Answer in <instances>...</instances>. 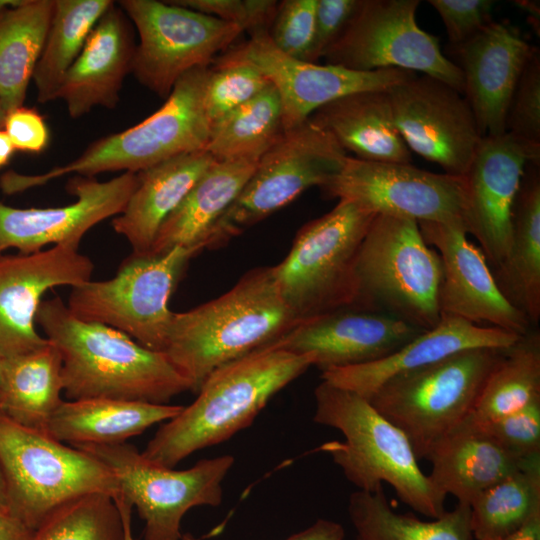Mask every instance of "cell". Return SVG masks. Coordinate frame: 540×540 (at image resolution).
<instances>
[{
  "label": "cell",
  "mask_w": 540,
  "mask_h": 540,
  "mask_svg": "<svg viewBox=\"0 0 540 540\" xmlns=\"http://www.w3.org/2000/svg\"><path fill=\"white\" fill-rule=\"evenodd\" d=\"M282 104L272 84L211 125L205 148L217 161H258L283 135Z\"/></svg>",
  "instance_id": "37"
},
{
  "label": "cell",
  "mask_w": 540,
  "mask_h": 540,
  "mask_svg": "<svg viewBox=\"0 0 540 540\" xmlns=\"http://www.w3.org/2000/svg\"><path fill=\"white\" fill-rule=\"evenodd\" d=\"M183 406L118 399L63 400L49 424V435L65 444L114 445L142 434L180 413Z\"/></svg>",
  "instance_id": "29"
},
{
  "label": "cell",
  "mask_w": 540,
  "mask_h": 540,
  "mask_svg": "<svg viewBox=\"0 0 540 540\" xmlns=\"http://www.w3.org/2000/svg\"><path fill=\"white\" fill-rule=\"evenodd\" d=\"M445 26L451 46L470 39L492 21V0H429Z\"/></svg>",
  "instance_id": "45"
},
{
  "label": "cell",
  "mask_w": 540,
  "mask_h": 540,
  "mask_svg": "<svg viewBox=\"0 0 540 540\" xmlns=\"http://www.w3.org/2000/svg\"><path fill=\"white\" fill-rule=\"evenodd\" d=\"M507 349V348H505ZM505 349L473 348L395 376L369 398L406 435L417 459L466 422Z\"/></svg>",
  "instance_id": "7"
},
{
  "label": "cell",
  "mask_w": 540,
  "mask_h": 540,
  "mask_svg": "<svg viewBox=\"0 0 540 540\" xmlns=\"http://www.w3.org/2000/svg\"><path fill=\"white\" fill-rule=\"evenodd\" d=\"M2 359L0 358V384H1Z\"/></svg>",
  "instance_id": "58"
},
{
  "label": "cell",
  "mask_w": 540,
  "mask_h": 540,
  "mask_svg": "<svg viewBox=\"0 0 540 540\" xmlns=\"http://www.w3.org/2000/svg\"><path fill=\"white\" fill-rule=\"evenodd\" d=\"M5 115H6V112L4 111L2 103L0 101V129L3 128Z\"/></svg>",
  "instance_id": "57"
},
{
  "label": "cell",
  "mask_w": 540,
  "mask_h": 540,
  "mask_svg": "<svg viewBox=\"0 0 540 540\" xmlns=\"http://www.w3.org/2000/svg\"><path fill=\"white\" fill-rule=\"evenodd\" d=\"M492 540H540V513L531 517L516 531Z\"/></svg>",
  "instance_id": "50"
},
{
  "label": "cell",
  "mask_w": 540,
  "mask_h": 540,
  "mask_svg": "<svg viewBox=\"0 0 540 540\" xmlns=\"http://www.w3.org/2000/svg\"><path fill=\"white\" fill-rule=\"evenodd\" d=\"M506 133L540 149V53L536 48L512 93L506 113Z\"/></svg>",
  "instance_id": "41"
},
{
  "label": "cell",
  "mask_w": 540,
  "mask_h": 540,
  "mask_svg": "<svg viewBox=\"0 0 540 540\" xmlns=\"http://www.w3.org/2000/svg\"><path fill=\"white\" fill-rule=\"evenodd\" d=\"M257 162L215 161L163 222L147 254H163L178 246L205 249L210 231L234 202Z\"/></svg>",
  "instance_id": "30"
},
{
  "label": "cell",
  "mask_w": 540,
  "mask_h": 540,
  "mask_svg": "<svg viewBox=\"0 0 540 540\" xmlns=\"http://www.w3.org/2000/svg\"><path fill=\"white\" fill-rule=\"evenodd\" d=\"M530 162H540L539 148L508 133L486 136L463 175V227L496 269L509 249L514 202Z\"/></svg>",
  "instance_id": "18"
},
{
  "label": "cell",
  "mask_w": 540,
  "mask_h": 540,
  "mask_svg": "<svg viewBox=\"0 0 540 540\" xmlns=\"http://www.w3.org/2000/svg\"><path fill=\"white\" fill-rule=\"evenodd\" d=\"M137 184V173L132 172L104 182L74 175L66 185L76 196L71 204L15 208L0 201V254L10 248L31 254L47 245H79L92 227L123 211Z\"/></svg>",
  "instance_id": "21"
},
{
  "label": "cell",
  "mask_w": 540,
  "mask_h": 540,
  "mask_svg": "<svg viewBox=\"0 0 540 540\" xmlns=\"http://www.w3.org/2000/svg\"><path fill=\"white\" fill-rule=\"evenodd\" d=\"M317 0H283L268 30L273 45L284 54L308 61L311 51Z\"/></svg>",
  "instance_id": "42"
},
{
  "label": "cell",
  "mask_w": 540,
  "mask_h": 540,
  "mask_svg": "<svg viewBox=\"0 0 540 540\" xmlns=\"http://www.w3.org/2000/svg\"><path fill=\"white\" fill-rule=\"evenodd\" d=\"M418 0H360L325 64L355 71L404 69L439 79L463 94L460 68L441 51L437 37L419 27Z\"/></svg>",
  "instance_id": "13"
},
{
  "label": "cell",
  "mask_w": 540,
  "mask_h": 540,
  "mask_svg": "<svg viewBox=\"0 0 540 540\" xmlns=\"http://www.w3.org/2000/svg\"><path fill=\"white\" fill-rule=\"evenodd\" d=\"M314 398V422L340 431L345 439L320 449L358 490L376 491L385 482L405 505L428 518L446 512V496L419 467L406 435L368 400L323 380Z\"/></svg>",
  "instance_id": "4"
},
{
  "label": "cell",
  "mask_w": 540,
  "mask_h": 540,
  "mask_svg": "<svg viewBox=\"0 0 540 540\" xmlns=\"http://www.w3.org/2000/svg\"><path fill=\"white\" fill-rule=\"evenodd\" d=\"M421 332L391 314L349 306L303 320L267 346L313 355L322 372L382 359Z\"/></svg>",
  "instance_id": "22"
},
{
  "label": "cell",
  "mask_w": 540,
  "mask_h": 540,
  "mask_svg": "<svg viewBox=\"0 0 540 540\" xmlns=\"http://www.w3.org/2000/svg\"><path fill=\"white\" fill-rule=\"evenodd\" d=\"M387 90L345 95L318 108L309 120L355 158L411 164V151L395 126Z\"/></svg>",
  "instance_id": "28"
},
{
  "label": "cell",
  "mask_w": 540,
  "mask_h": 540,
  "mask_svg": "<svg viewBox=\"0 0 540 540\" xmlns=\"http://www.w3.org/2000/svg\"><path fill=\"white\" fill-rule=\"evenodd\" d=\"M0 465L7 509L32 530L78 496L118 492L113 473L101 460L20 425L1 410Z\"/></svg>",
  "instance_id": "8"
},
{
  "label": "cell",
  "mask_w": 540,
  "mask_h": 540,
  "mask_svg": "<svg viewBox=\"0 0 540 540\" xmlns=\"http://www.w3.org/2000/svg\"><path fill=\"white\" fill-rule=\"evenodd\" d=\"M215 161L204 149L177 155L137 173V187L112 221L114 231L129 242L132 254L150 251L163 222Z\"/></svg>",
  "instance_id": "26"
},
{
  "label": "cell",
  "mask_w": 540,
  "mask_h": 540,
  "mask_svg": "<svg viewBox=\"0 0 540 540\" xmlns=\"http://www.w3.org/2000/svg\"><path fill=\"white\" fill-rule=\"evenodd\" d=\"M417 223L425 242L441 258L442 316L458 317L518 335L530 331L527 316L503 294L483 252L469 241L461 219Z\"/></svg>",
  "instance_id": "19"
},
{
  "label": "cell",
  "mask_w": 540,
  "mask_h": 540,
  "mask_svg": "<svg viewBox=\"0 0 540 540\" xmlns=\"http://www.w3.org/2000/svg\"><path fill=\"white\" fill-rule=\"evenodd\" d=\"M115 503L120 511L123 525H124V540H138L134 538L132 533V508L133 506L124 499L121 495L116 494L113 496Z\"/></svg>",
  "instance_id": "51"
},
{
  "label": "cell",
  "mask_w": 540,
  "mask_h": 540,
  "mask_svg": "<svg viewBox=\"0 0 540 540\" xmlns=\"http://www.w3.org/2000/svg\"><path fill=\"white\" fill-rule=\"evenodd\" d=\"M34 530L0 505V540H32Z\"/></svg>",
  "instance_id": "49"
},
{
  "label": "cell",
  "mask_w": 540,
  "mask_h": 540,
  "mask_svg": "<svg viewBox=\"0 0 540 540\" xmlns=\"http://www.w3.org/2000/svg\"><path fill=\"white\" fill-rule=\"evenodd\" d=\"M181 540H200V539L194 536L192 533L186 532L182 534Z\"/></svg>",
  "instance_id": "56"
},
{
  "label": "cell",
  "mask_w": 540,
  "mask_h": 540,
  "mask_svg": "<svg viewBox=\"0 0 540 540\" xmlns=\"http://www.w3.org/2000/svg\"><path fill=\"white\" fill-rule=\"evenodd\" d=\"M539 163L524 171L512 213L507 255L497 268L498 286L530 323L540 318V178Z\"/></svg>",
  "instance_id": "31"
},
{
  "label": "cell",
  "mask_w": 540,
  "mask_h": 540,
  "mask_svg": "<svg viewBox=\"0 0 540 540\" xmlns=\"http://www.w3.org/2000/svg\"><path fill=\"white\" fill-rule=\"evenodd\" d=\"M313 355L263 347L215 369L196 399L161 424L142 451L174 468L196 451L220 444L252 424L270 399L314 366Z\"/></svg>",
  "instance_id": "2"
},
{
  "label": "cell",
  "mask_w": 540,
  "mask_h": 540,
  "mask_svg": "<svg viewBox=\"0 0 540 540\" xmlns=\"http://www.w3.org/2000/svg\"><path fill=\"white\" fill-rule=\"evenodd\" d=\"M77 448L111 470L117 481V494L135 507L144 521L143 540H181L182 519L190 509L221 504L222 483L235 461L226 454L175 470L148 460L127 442Z\"/></svg>",
  "instance_id": "11"
},
{
  "label": "cell",
  "mask_w": 540,
  "mask_h": 540,
  "mask_svg": "<svg viewBox=\"0 0 540 540\" xmlns=\"http://www.w3.org/2000/svg\"><path fill=\"white\" fill-rule=\"evenodd\" d=\"M268 84L254 65L221 56L209 67L205 85L204 104L211 125L251 100Z\"/></svg>",
  "instance_id": "40"
},
{
  "label": "cell",
  "mask_w": 540,
  "mask_h": 540,
  "mask_svg": "<svg viewBox=\"0 0 540 540\" xmlns=\"http://www.w3.org/2000/svg\"><path fill=\"white\" fill-rule=\"evenodd\" d=\"M540 399V334L522 335L489 373L467 421L484 424Z\"/></svg>",
  "instance_id": "36"
},
{
  "label": "cell",
  "mask_w": 540,
  "mask_h": 540,
  "mask_svg": "<svg viewBox=\"0 0 540 540\" xmlns=\"http://www.w3.org/2000/svg\"><path fill=\"white\" fill-rule=\"evenodd\" d=\"M347 152L309 119L284 131L258 160L244 187L205 240L214 249L291 203L310 187L323 185L343 166Z\"/></svg>",
  "instance_id": "12"
},
{
  "label": "cell",
  "mask_w": 540,
  "mask_h": 540,
  "mask_svg": "<svg viewBox=\"0 0 540 540\" xmlns=\"http://www.w3.org/2000/svg\"><path fill=\"white\" fill-rule=\"evenodd\" d=\"M112 0H54L53 15L32 80L37 100L57 99L64 77Z\"/></svg>",
  "instance_id": "35"
},
{
  "label": "cell",
  "mask_w": 540,
  "mask_h": 540,
  "mask_svg": "<svg viewBox=\"0 0 540 540\" xmlns=\"http://www.w3.org/2000/svg\"><path fill=\"white\" fill-rule=\"evenodd\" d=\"M344 537L345 530L340 523L320 518L307 528L283 540H343Z\"/></svg>",
  "instance_id": "48"
},
{
  "label": "cell",
  "mask_w": 540,
  "mask_h": 540,
  "mask_svg": "<svg viewBox=\"0 0 540 540\" xmlns=\"http://www.w3.org/2000/svg\"><path fill=\"white\" fill-rule=\"evenodd\" d=\"M208 73L209 66L187 72L156 112L124 131L94 141L69 163L39 174L5 172L0 176L1 191L13 195L71 174L138 173L177 155L204 150L211 131L204 104Z\"/></svg>",
  "instance_id": "5"
},
{
  "label": "cell",
  "mask_w": 540,
  "mask_h": 540,
  "mask_svg": "<svg viewBox=\"0 0 540 540\" xmlns=\"http://www.w3.org/2000/svg\"><path fill=\"white\" fill-rule=\"evenodd\" d=\"M19 0H0V12H2L4 9L11 7L15 4H17Z\"/></svg>",
  "instance_id": "55"
},
{
  "label": "cell",
  "mask_w": 540,
  "mask_h": 540,
  "mask_svg": "<svg viewBox=\"0 0 540 540\" xmlns=\"http://www.w3.org/2000/svg\"><path fill=\"white\" fill-rule=\"evenodd\" d=\"M319 188L327 198L350 200L376 214L416 222L461 219L465 196L463 176L353 156Z\"/></svg>",
  "instance_id": "15"
},
{
  "label": "cell",
  "mask_w": 540,
  "mask_h": 540,
  "mask_svg": "<svg viewBox=\"0 0 540 540\" xmlns=\"http://www.w3.org/2000/svg\"><path fill=\"white\" fill-rule=\"evenodd\" d=\"M426 459L434 486L458 503H471L485 490L516 471L540 461L520 459L502 448L477 425L466 421L439 440Z\"/></svg>",
  "instance_id": "27"
},
{
  "label": "cell",
  "mask_w": 540,
  "mask_h": 540,
  "mask_svg": "<svg viewBox=\"0 0 540 540\" xmlns=\"http://www.w3.org/2000/svg\"><path fill=\"white\" fill-rule=\"evenodd\" d=\"M171 3L209 15L247 31L250 36L268 32L276 13L274 0H171Z\"/></svg>",
  "instance_id": "44"
},
{
  "label": "cell",
  "mask_w": 540,
  "mask_h": 540,
  "mask_svg": "<svg viewBox=\"0 0 540 540\" xmlns=\"http://www.w3.org/2000/svg\"><path fill=\"white\" fill-rule=\"evenodd\" d=\"M202 250L178 246L158 255L131 254L113 278L72 287L67 307L83 321L112 327L163 352L174 313L170 296L189 260Z\"/></svg>",
  "instance_id": "10"
},
{
  "label": "cell",
  "mask_w": 540,
  "mask_h": 540,
  "mask_svg": "<svg viewBox=\"0 0 540 540\" xmlns=\"http://www.w3.org/2000/svg\"><path fill=\"white\" fill-rule=\"evenodd\" d=\"M54 0H19L0 12V101L23 106L53 15Z\"/></svg>",
  "instance_id": "33"
},
{
  "label": "cell",
  "mask_w": 540,
  "mask_h": 540,
  "mask_svg": "<svg viewBox=\"0 0 540 540\" xmlns=\"http://www.w3.org/2000/svg\"><path fill=\"white\" fill-rule=\"evenodd\" d=\"M535 49L516 28L494 20L470 39L452 46L463 75V95L482 137L506 133L510 98Z\"/></svg>",
  "instance_id": "23"
},
{
  "label": "cell",
  "mask_w": 540,
  "mask_h": 540,
  "mask_svg": "<svg viewBox=\"0 0 540 540\" xmlns=\"http://www.w3.org/2000/svg\"><path fill=\"white\" fill-rule=\"evenodd\" d=\"M299 322L272 266L255 268L223 295L173 313L163 353L197 392L215 369L267 346Z\"/></svg>",
  "instance_id": "3"
},
{
  "label": "cell",
  "mask_w": 540,
  "mask_h": 540,
  "mask_svg": "<svg viewBox=\"0 0 540 540\" xmlns=\"http://www.w3.org/2000/svg\"><path fill=\"white\" fill-rule=\"evenodd\" d=\"M131 22L113 5L98 20L82 51L67 71L57 99L78 119L93 108L115 109L135 52Z\"/></svg>",
  "instance_id": "25"
},
{
  "label": "cell",
  "mask_w": 540,
  "mask_h": 540,
  "mask_svg": "<svg viewBox=\"0 0 540 540\" xmlns=\"http://www.w3.org/2000/svg\"><path fill=\"white\" fill-rule=\"evenodd\" d=\"M521 336L458 317L442 316L435 327L422 331L390 355L370 363L324 370L321 380L369 400L381 385L395 376L467 349L509 348Z\"/></svg>",
  "instance_id": "24"
},
{
  "label": "cell",
  "mask_w": 540,
  "mask_h": 540,
  "mask_svg": "<svg viewBox=\"0 0 540 540\" xmlns=\"http://www.w3.org/2000/svg\"><path fill=\"white\" fill-rule=\"evenodd\" d=\"M355 277V306L391 314L421 331L440 322L442 262L415 220L377 214L359 247Z\"/></svg>",
  "instance_id": "6"
},
{
  "label": "cell",
  "mask_w": 540,
  "mask_h": 540,
  "mask_svg": "<svg viewBox=\"0 0 540 540\" xmlns=\"http://www.w3.org/2000/svg\"><path fill=\"white\" fill-rule=\"evenodd\" d=\"M360 0H317L314 34L308 62L318 63L339 37Z\"/></svg>",
  "instance_id": "46"
},
{
  "label": "cell",
  "mask_w": 540,
  "mask_h": 540,
  "mask_svg": "<svg viewBox=\"0 0 540 540\" xmlns=\"http://www.w3.org/2000/svg\"><path fill=\"white\" fill-rule=\"evenodd\" d=\"M475 425L517 458L540 456V399L516 412Z\"/></svg>",
  "instance_id": "43"
},
{
  "label": "cell",
  "mask_w": 540,
  "mask_h": 540,
  "mask_svg": "<svg viewBox=\"0 0 540 540\" xmlns=\"http://www.w3.org/2000/svg\"><path fill=\"white\" fill-rule=\"evenodd\" d=\"M254 65L278 92L282 104L283 129L307 121L323 105L348 94L387 90L416 72L404 69L355 71L292 58L271 42L268 32L250 36L244 44L223 55Z\"/></svg>",
  "instance_id": "17"
},
{
  "label": "cell",
  "mask_w": 540,
  "mask_h": 540,
  "mask_svg": "<svg viewBox=\"0 0 540 540\" xmlns=\"http://www.w3.org/2000/svg\"><path fill=\"white\" fill-rule=\"evenodd\" d=\"M62 360L49 340L39 348L2 360L0 410L20 425L49 435L63 402Z\"/></svg>",
  "instance_id": "32"
},
{
  "label": "cell",
  "mask_w": 540,
  "mask_h": 540,
  "mask_svg": "<svg viewBox=\"0 0 540 540\" xmlns=\"http://www.w3.org/2000/svg\"><path fill=\"white\" fill-rule=\"evenodd\" d=\"M540 513V461L516 471L481 493L470 505L476 540L504 537Z\"/></svg>",
  "instance_id": "38"
},
{
  "label": "cell",
  "mask_w": 540,
  "mask_h": 540,
  "mask_svg": "<svg viewBox=\"0 0 540 540\" xmlns=\"http://www.w3.org/2000/svg\"><path fill=\"white\" fill-rule=\"evenodd\" d=\"M387 92L395 126L409 150L444 173L463 176L483 138L464 95L417 73Z\"/></svg>",
  "instance_id": "16"
},
{
  "label": "cell",
  "mask_w": 540,
  "mask_h": 540,
  "mask_svg": "<svg viewBox=\"0 0 540 540\" xmlns=\"http://www.w3.org/2000/svg\"><path fill=\"white\" fill-rule=\"evenodd\" d=\"M36 323L59 351L67 400L168 404L174 396L191 391L163 352L112 327L77 318L58 296L42 301Z\"/></svg>",
  "instance_id": "1"
},
{
  "label": "cell",
  "mask_w": 540,
  "mask_h": 540,
  "mask_svg": "<svg viewBox=\"0 0 540 540\" xmlns=\"http://www.w3.org/2000/svg\"><path fill=\"white\" fill-rule=\"evenodd\" d=\"M118 6L136 28L131 73L145 88L167 98L187 72L209 66L243 33L236 25L156 0H121Z\"/></svg>",
  "instance_id": "14"
},
{
  "label": "cell",
  "mask_w": 540,
  "mask_h": 540,
  "mask_svg": "<svg viewBox=\"0 0 540 540\" xmlns=\"http://www.w3.org/2000/svg\"><path fill=\"white\" fill-rule=\"evenodd\" d=\"M0 505L7 508V505H6V487H5V481H4V476H3L2 469H1V465H0Z\"/></svg>",
  "instance_id": "54"
},
{
  "label": "cell",
  "mask_w": 540,
  "mask_h": 540,
  "mask_svg": "<svg viewBox=\"0 0 540 540\" xmlns=\"http://www.w3.org/2000/svg\"><path fill=\"white\" fill-rule=\"evenodd\" d=\"M348 514L356 540H473L470 506L463 503L439 518L423 521L412 514L395 512L382 487L353 492Z\"/></svg>",
  "instance_id": "34"
},
{
  "label": "cell",
  "mask_w": 540,
  "mask_h": 540,
  "mask_svg": "<svg viewBox=\"0 0 540 540\" xmlns=\"http://www.w3.org/2000/svg\"><path fill=\"white\" fill-rule=\"evenodd\" d=\"M519 6L522 7L530 16L537 20L539 19V5L531 1H519Z\"/></svg>",
  "instance_id": "53"
},
{
  "label": "cell",
  "mask_w": 540,
  "mask_h": 540,
  "mask_svg": "<svg viewBox=\"0 0 540 540\" xmlns=\"http://www.w3.org/2000/svg\"><path fill=\"white\" fill-rule=\"evenodd\" d=\"M94 264L79 245L59 244L31 254H0V358L41 347L48 339L35 328L42 296L58 286L92 279Z\"/></svg>",
  "instance_id": "20"
},
{
  "label": "cell",
  "mask_w": 540,
  "mask_h": 540,
  "mask_svg": "<svg viewBox=\"0 0 540 540\" xmlns=\"http://www.w3.org/2000/svg\"><path fill=\"white\" fill-rule=\"evenodd\" d=\"M15 151L40 153L49 143V129L35 109L20 106L6 113L3 128Z\"/></svg>",
  "instance_id": "47"
},
{
  "label": "cell",
  "mask_w": 540,
  "mask_h": 540,
  "mask_svg": "<svg viewBox=\"0 0 540 540\" xmlns=\"http://www.w3.org/2000/svg\"><path fill=\"white\" fill-rule=\"evenodd\" d=\"M377 214L350 200L303 225L284 260L272 266L283 299L300 321L355 306V261Z\"/></svg>",
  "instance_id": "9"
},
{
  "label": "cell",
  "mask_w": 540,
  "mask_h": 540,
  "mask_svg": "<svg viewBox=\"0 0 540 540\" xmlns=\"http://www.w3.org/2000/svg\"><path fill=\"white\" fill-rule=\"evenodd\" d=\"M15 149L3 129H0V168L5 166L12 158Z\"/></svg>",
  "instance_id": "52"
},
{
  "label": "cell",
  "mask_w": 540,
  "mask_h": 540,
  "mask_svg": "<svg viewBox=\"0 0 540 540\" xmlns=\"http://www.w3.org/2000/svg\"><path fill=\"white\" fill-rule=\"evenodd\" d=\"M124 525L113 496L91 492L54 510L32 540H124Z\"/></svg>",
  "instance_id": "39"
}]
</instances>
